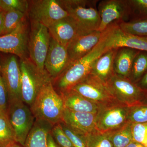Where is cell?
<instances>
[{
  "label": "cell",
  "instance_id": "obj_1",
  "mask_svg": "<svg viewBox=\"0 0 147 147\" xmlns=\"http://www.w3.org/2000/svg\"><path fill=\"white\" fill-rule=\"evenodd\" d=\"M109 50L102 34L99 42L90 53L69 66L57 79L52 81L55 90L59 94L82 82L91 73L96 60Z\"/></svg>",
  "mask_w": 147,
  "mask_h": 147
},
{
  "label": "cell",
  "instance_id": "obj_2",
  "mask_svg": "<svg viewBox=\"0 0 147 147\" xmlns=\"http://www.w3.org/2000/svg\"><path fill=\"white\" fill-rule=\"evenodd\" d=\"M30 108L35 119L46 121L53 126L62 121L63 100L55 90L51 79L42 86Z\"/></svg>",
  "mask_w": 147,
  "mask_h": 147
},
{
  "label": "cell",
  "instance_id": "obj_3",
  "mask_svg": "<svg viewBox=\"0 0 147 147\" xmlns=\"http://www.w3.org/2000/svg\"><path fill=\"white\" fill-rule=\"evenodd\" d=\"M85 34L97 31L100 19L98 11L92 6L95 1L85 0H58Z\"/></svg>",
  "mask_w": 147,
  "mask_h": 147
},
{
  "label": "cell",
  "instance_id": "obj_4",
  "mask_svg": "<svg viewBox=\"0 0 147 147\" xmlns=\"http://www.w3.org/2000/svg\"><path fill=\"white\" fill-rule=\"evenodd\" d=\"M19 64L21 99L30 107L42 86L50 78L47 71L40 70L29 58L20 59Z\"/></svg>",
  "mask_w": 147,
  "mask_h": 147
},
{
  "label": "cell",
  "instance_id": "obj_5",
  "mask_svg": "<svg viewBox=\"0 0 147 147\" xmlns=\"http://www.w3.org/2000/svg\"><path fill=\"white\" fill-rule=\"evenodd\" d=\"M129 108L119 101L102 105L96 115V130L105 134L122 127L129 122Z\"/></svg>",
  "mask_w": 147,
  "mask_h": 147
},
{
  "label": "cell",
  "instance_id": "obj_6",
  "mask_svg": "<svg viewBox=\"0 0 147 147\" xmlns=\"http://www.w3.org/2000/svg\"><path fill=\"white\" fill-rule=\"evenodd\" d=\"M6 113L16 142L24 146L35 121L30 108L22 100L9 101Z\"/></svg>",
  "mask_w": 147,
  "mask_h": 147
},
{
  "label": "cell",
  "instance_id": "obj_7",
  "mask_svg": "<svg viewBox=\"0 0 147 147\" xmlns=\"http://www.w3.org/2000/svg\"><path fill=\"white\" fill-rule=\"evenodd\" d=\"M51 37L47 27L38 22L31 21L28 44L29 58L42 71H45L44 63Z\"/></svg>",
  "mask_w": 147,
  "mask_h": 147
},
{
  "label": "cell",
  "instance_id": "obj_8",
  "mask_svg": "<svg viewBox=\"0 0 147 147\" xmlns=\"http://www.w3.org/2000/svg\"><path fill=\"white\" fill-rule=\"evenodd\" d=\"M28 13L30 21L38 22L47 28L69 16L58 0L29 1Z\"/></svg>",
  "mask_w": 147,
  "mask_h": 147
},
{
  "label": "cell",
  "instance_id": "obj_9",
  "mask_svg": "<svg viewBox=\"0 0 147 147\" xmlns=\"http://www.w3.org/2000/svg\"><path fill=\"white\" fill-rule=\"evenodd\" d=\"M70 90L100 105L118 101L113 96L106 84L91 73Z\"/></svg>",
  "mask_w": 147,
  "mask_h": 147
},
{
  "label": "cell",
  "instance_id": "obj_10",
  "mask_svg": "<svg viewBox=\"0 0 147 147\" xmlns=\"http://www.w3.org/2000/svg\"><path fill=\"white\" fill-rule=\"evenodd\" d=\"M105 84L119 102L129 107L142 103L143 91L129 78L115 74Z\"/></svg>",
  "mask_w": 147,
  "mask_h": 147
},
{
  "label": "cell",
  "instance_id": "obj_11",
  "mask_svg": "<svg viewBox=\"0 0 147 147\" xmlns=\"http://www.w3.org/2000/svg\"><path fill=\"white\" fill-rule=\"evenodd\" d=\"M102 34L108 49L128 47L147 52V38L127 33L119 28L117 22L111 24Z\"/></svg>",
  "mask_w": 147,
  "mask_h": 147
},
{
  "label": "cell",
  "instance_id": "obj_12",
  "mask_svg": "<svg viewBox=\"0 0 147 147\" xmlns=\"http://www.w3.org/2000/svg\"><path fill=\"white\" fill-rule=\"evenodd\" d=\"M17 57L11 55L0 62V73L7 92L8 102L22 100L21 72Z\"/></svg>",
  "mask_w": 147,
  "mask_h": 147
},
{
  "label": "cell",
  "instance_id": "obj_13",
  "mask_svg": "<svg viewBox=\"0 0 147 147\" xmlns=\"http://www.w3.org/2000/svg\"><path fill=\"white\" fill-rule=\"evenodd\" d=\"M28 39L26 20L13 32L0 36V52L12 54L20 59L28 58Z\"/></svg>",
  "mask_w": 147,
  "mask_h": 147
},
{
  "label": "cell",
  "instance_id": "obj_14",
  "mask_svg": "<svg viewBox=\"0 0 147 147\" xmlns=\"http://www.w3.org/2000/svg\"><path fill=\"white\" fill-rule=\"evenodd\" d=\"M100 22L97 31L102 32L111 24L126 21L130 16L128 0H104L98 4Z\"/></svg>",
  "mask_w": 147,
  "mask_h": 147
},
{
  "label": "cell",
  "instance_id": "obj_15",
  "mask_svg": "<svg viewBox=\"0 0 147 147\" xmlns=\"http://www.w3.org/2000/svg\"><path fill=\"white\" fill-rule=\"evenodd\" d=\"M70 65L67 46L62 45L51 37L44 68L52 81L57 79Z\"/></svg>",
  "mask_w": 147,
  "mask_h": 147
},
{
  "label": "cell",
  "instance_id": "obj_16",
  "mask_svg": "<svg viewBox=\"0 0 147 147\" xmlns=\"http://www.w3.org/2000/svg\"><path fill=\"white\" fill-rule=\"evenodd\" d=\"M101 36L102 32L95 31L78 37L68 44L67 52L70 65L90 53L99 42Z\"/></svg>",
  "mask_w": 147,
  "mask_h": 147
},
{
  "label": "cell",
  "instance_id": "obj_17",
  "mask_svg": "<svg viewBox=\"0 0 147 147\" xmlns=\"http://www.w3.org/2000/svg\"><path fill=\"white\" fill-rule=\"evenodd\" d=\"M96 114L74 112L64 108L62 121L74 131L86 136L95 131Z\"/></svg>",
  "mask_w": 147,
  "mask_h": 147
},
{
  "label": "cell",
  "instance_id": "obj_18",
  "mask_svg": "<svg viewBox=\"0 0 147 147\" xmlns=\"http://www.w3.org/2000/svg\"><path fill=\"white\" fill-rule=\"evenodd\" d=\"M51 36L62 45L67 46L77 37L86 34L69 16L54 23L48 28Z\"/></svg>",
  "mask_w": 147,
  "mask_h": 147
},
{
  "label": "cell",
  "instance_id": "obj_19",
  "mask_svg": "<svg viewBox=\"0 0 147 147\" xmlns=\"http://www.w3.org/2000/svg\"><path fill=\"white\" fill-rule=\"evenodd\" d=\"M59 94L63 100L64 108L74 112L96 114L102 106L71 90Z\"/></svg>",
  "mask_w": 147,
  "mask_h": 147
},
{
  "label": "cell",
  "instance_id": "obj_20",
  "mask_svg": "<svg viewBox=\"0 0 147 147\" xmlns=\"http://www.w3.org/2000/svg\"><path fill=\"white\" fill-rule=\"evenodd\" d=\"M117 50H108L98 58L93 64L91 73L105 83L115 74L114 61Z\"/></svg>",
  "mask_w": 147,
  "mask_h": 147
},
{
  "label": "cell",
  "instance_id": "obj_21",
  "mask_svg": "<svg viewBox=\"0 0 147 147\" xmlns=\"http://www.w3.org/2000/svg\"><path fill=\"white\" fill-rule=\"evenodd\" d=\"M53 126L46 121L35 119L26 139L24 147H47V136Z\"/></svg>",
  "mask_w": 147,
  "mask_h": 147
},
{
  "label": "cell",
  "instance_id": "obj_22",
  "mask_svg": "<svg viewBox=\"0 0 147 147\" xmlns=\"http://www.w3.org/2000/svg\"><path fill=\"white\" fill-rule=\"evenodd\" d=\"M139 52L128 47L118 48L114 61L115 74L129 78L133 61Z\"/></svg>",
  "mask_w": 147,
  "mask_h": 147
},
{
  "label": "cell",
  "instance_id": "obj_23",
  "mask_svg": "<svg viewBox=\"0 0 147 147\" xmlns=\"http://www.w3.org/2000/svg\"><path fill=\"white\" fill-rule=\"evenodd\" d=\"M131 126V123L128 122L122 127L105 134L113 147H125L133 141Z\"/></svg>",
  "mask_w": 147,
  "mask_h": 147
},
{
  "label": "cell",
  "instance_id": "obj_24",
  "mask_svg": "<svg viewBox=\"0 0 147 147\" xmlns=\"http://www.w3.org/2000/svg\"><path fill=\"white\" fill-rule=\"evenodd\" d=\"M15 133L6 112L0 114V147H5L16 142Z\"/></svg>",
  "mask_w": 147,
  "mask_h": 147
},
{
  "label": "cell",
  "instance_id": "obj_25",
  "mask_svg": "<svg viewBox=\"0 0 147 147\" xmlns=\"http://www.w3.org/2000/svg\"><path fill=\"white\" fill-rule=\"evenodd\" d=\"M119 26L127 33L147 38V19H138L117 22Z\"/></svg>",
  "mask_w": 147,
  "mask_h": 147
},
{
  "label": "cell",
  "instance_id": "obj_26",
  "mask_svg": "<svg viewBox=\"0 0 147 147\" xmlns=\"http://www.w3.org/2000/svg\"><path fill=\"white\" fill-rule=\"evenodd\" d=\"M26 15L18 11L5 12L2 35L8 34L14 30L20 24L26 21Z\"/></svg>",
  "mask_w": 147,
  "mask_h": 147
},
{
  "label": "cell",
  "instance_id": "obj_27",
  "mask_svg": "<svg viewBox=\"0 0 147 147\" xmlns=\"http://www.w3.org/2000/svg\"><path fill=\"white\" fill-rule=\"evenodd\" d=\"M147 70V52H139L134 58L129 79L134 83Z\"/></svg>",
  "mask_w": 147,
  "mask_h": 147
},
{
  "label": "cell",
  "instance_id": "obj_28",
  "mask_svg": "<svg viewBox=\"0 0 147 147\" xmlns=\"http://www.w3.org/2000/svg\"><path fill=\"white\" fill-rule=\"evenodd\" d=\"M128 121L131 123L147 122V104L141 103L130 107Z\"/></svg>",
  "mask_w": 147,
  "mask_h": 147
},
{
  "label": "cell",
  "instance_id": "obj_29",
  "mask_svg": "<svg viewBox=\"0 0 147 147\" xmlns=\"http://www.w3.org/2000/svg\"><path fill=\"white\" fill-rule=\"evenodd\" d=\"M87 147H113L105 134L96 131L85 136Z\"/></svg>",
  "mask_w": 147,
  "mask_h": 147
},
{
  "label": "cell",
  "instance_id": "obj_30",
  "mask_svg": "<svg viewBox=\"0 0 147 147\" xmlns=\"http://www.w3.org/2000/svg\"><path fill=\"white\" fill-rule=\"evenodd\" d=\"M29 1L26 0H0V9L3 11L15 10L28 14Z\"/></svg>",
  "mask_w": 147,
  "mask_h": 147
},
{
  "label": "cell",
  "instance_id": "obj_31",
  "mask_svg": "<svg viewBox=\"0 0 147 147\" xmlns=\"http://www.w3.org/2000/svg\"><path fill=\"white\" fill-rule=\"evenodd\" d=\"M130 16L134 15L136 19H147V0H128Z\"/></svg>",
  "mask_w": 147,
  "mask_h": 147
},
{
  "label": "cell",
  "instance_id": "obj_32",
  "mask_svg": "<svg viewBox=\"0 0 147 147\" xmlns=\"http://www.w3.org/2000/svg\"><path fill=\"white\" fill-rule=\"evenodd\" d=\"M61 127L74 147H87L85 136L69 127L63 122L59 123Z\"/></svg>",
  "mask_w": 147,
  "mask_h": 147
},
{
  "label": "cell",
  "instance_id": "obj_33",
  "mask_svg": "<svg viewBox=\"0 0 147 147\" xmlns=\"http://www.w3.org/2000/svg\"><path fill=\"white\" fill-rule=\"evenodd\" d=\"M133 141L147 147V122L131 123Z\"/></svg>",
  "mask_w": 147,
  "mask_h": 147
},
{
  "label": "cell",
  "instance_id": "obj_34",
  "mask_svg": "<svg viewBox=\"0 0 147 147\" xmlns=\"http://www.w3.org/2000/svg\"><path fill=\"white\" fill-rule=\"evenodd\" d=\"M50 133L59 147H74L64 132L59 123L53 126Z\"/></svg>",
  "mask_w": 147,
  "mask_h": 147
},
{
  "label": "cell",
  "instance_id": "obj_35",
  "mask_svg": "<svg viewBox=\"0 0 147 147\" xmlns=\"http://www.w3.org/2000/svg\"><path fill=\"white\" fill-rule=\"evenodd\" d=\"M8 104V95L0 73V110L6 112Z\"/></svg>",
  "mask_w": 147,
  "mask_h": 147
},
{
  "label": "cell",
  "instance_id": "obj_36",
  "mask_svg": "<svg viewBox=\"0 0 147 147\" xmlns=\"http://www.w3.org/2000/svg\"><path fill=\"white\" fill-rule=\"evenodd\" d=\"M47 147H59L55 143L50 132L48 134L47 136Z\"/></svg>",
  "mask_w": 147,
  "mask_h": 147
},
{
  "label": "cell",
  "instance_id": "obj_37",
  "mask_svg": "<svg viewBox=\"0 0 147 147\" xmlns=\"http://www.w3.org/2000/svg\"><path fill=\"white\" fill-rule=\"evenodd\" d=\"M5 11H0V36L2 35Z\"/></svg>",
  "mask_w": 147,
  "mask_h": 147
},
{
  "label": "cell",
  "instance_id": "obj_38",
  "mask_svg": "<svg viewBox=\"0 0 147 147\" xmlns=\"http://www.w3.org/2000/svg\"><path fill=\"white\" fill-rule=\"evenodd\" d=\"M139 85L140 87H142L144 88H147V72L142 78L139 83Z\"/></svg>",
  "mask_w": 147,
  "mask_h": 147
},
{
  "label": "cell",
  "instance_id": "obj_39",
  "mask_svg": "<svg viewBox=\"0 0 147 147\" xmlns=\"http://www.w3.org/2000/svg\"><path fill=\"white\" fill-rule=\"evenodd\" d=\"M125 147H145L141 144L137 143V142L132 141L130 144H129L127 146Z\"/></svg>",
  "mask_w": 147,
  "mask_h": 147
},
{
  "label": "cell",
  "instance_id": "obj_40",
  "mask_svg": "<svg viewBox=\"0 0 147 147\" xmlns=\"http://www.w3.org/2000/svg\"><path fill=\"white\" fill-rule=\"evenodd\" d=\"M5 147H24V146L18 142H16L8 145L7 146Z\"/></svg>",
  "mask_w": 147,
  "mask_h": 147
},
{
  "label": "cell",
  "instance_id": "obj_41",
  "mask_svg": "<svg viewBox=\"0 0 147 147\" xmlns=\"http://www.w3.org/2000/svg\"><path fill=\"white\" fill-rule=\"evenodd\" d=\"M3 111H2V112H0V114H1V113H2V112H3Z\"/></svg>",
  "mask_w": 147,
  "mask_h": 147
},
{
  "label": "cell",
  "instance_id": "obj_42",
  "mask_svg": "<svg viewBox=\"0 0 147 147\" xmlns=\"http://www.w3.org/2000/svg\"><path fill=\"white\" fill-rule=\"evenodd\" d=\"M2 111H1V110H0V112H2ZM3 112H4V111H3Z\"/></svg>",
  "mask_w": 147,
  "mask_h": 147
},
{
  "label": "cell",
  "instance_id": "obj_43",
  "mask_svg": "<svg viewBox=\"0 0 147 147\" xmlns=\"http://www.w3.org/2000/svg\"><path fill=\"white\" fill-rule=\"evenodd\" d=\"M0 11H2V10H1V9H0Z\"/></svg>",
  "mask_w": 147,
  "mask_h": 147
},
{
  "label": "cell",
  "instance_id": "obj_44",
  "mask_svg": "<svg viewBox=\"0 0 147 147\" xmlns=\"http://www.w3.org/2000/svg\"></svg>",
  "mask_w": 147,
  "mask_h": 147
}]
</instances>
